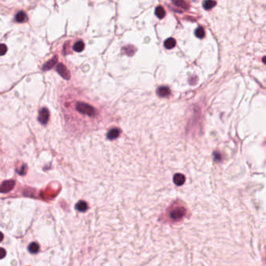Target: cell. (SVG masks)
<instances>
[{
    "label": "cell",
    "mask_w": 266,
    "mask_h": 266,
    "mask_svg": "<svg viewBox=\"0 0 266 266\" xmlns=\"http://www.w3.org/2000/svg\"><path fill=\"white\" fill-rule=\"evenodd\" d=\"M164 45L167 49H173V47L176 45V41H175L174 38H169L167 40H165V42H164Z\"/></svg>",
    "instance_id": "cell-12"
},
{
    "label": "cell",
    "mask_w": 266,
    "mask_h": 266,
    "mask_svg": "<svg viewBox=\"0 0 266 266\" xmlns=\"http://www.w3.org/2000/svg\"><path fill=\"white\" fill-rule=\"evenodd\" d=\"M26 169H27V165H23V166H22L21 169H20V170L19 171V172H17V173H18L19 174H20V175L25 174V173H26Z\"/></svg>",
    "instance_id": "cell-21"
},
{
    "label": "cell",
    "mask_w": 266,
    "mask_h": 266,
    "mask_svg": "<svg viewBox=\"0 0 266 266\" xmlns=\"http://www.w3.org/2000/svg\"><path fill=\"white\" fill-rule=\"evenodd\" d=\"M15 20L18 23H24L27 20V16L23 11H20L15 16Z\"/></svg>",
    "instance_id": "cell-10"
},
{
    "label": "cell",
    "mask_w": 266,
    "mask_h": 266,
    "mask_svg": "<svg viewBox=\"0 0 266 266\" xmlns=\"http://www.w3.org/2000/svg\"><path fill=\"white\" fill-rule=\"evenodd\" d=\"M28 250L31 254H36L39 250V246L36 243H31L28 246Z\"/></svg>",
    "instance_id": "cell-15"
},
{
    "label": "cell",
    "mask_w": 266,
    "mask_h": 266,
    "mask_svg": "<svg viewBox=\"0 0 266 266\" xmlns=\"http://www.w3.org/2000/svg\"><path fill=\"white\" fill-rule=\"evenodd\" d=\"M216 5V2L215 1H205L203 4V6L205 9H210L213 8Z\"/></svg>",
    "instance_id": "cell-16"
},
{
    "label": "cell",
    "mask_w": 266,
    "mask_h": 266,
    "mask_svg": "<svg viewBox=\"0 0 266 266\" xmlns=\"http://www.w3.org/2000/svg\"><path fill=\"white\" fill-rule=\"evenodd\" d=\"M76 109H78V112H80L81 113L85 114V115L88 116H92L95 115V109L92 107L90 105L87 104L85 102H78L76 105Z\"/></svg>",
    "instance_id": "cell-2"
},
{
    "label": "cell",
    "mask_w": 266,
    "mask_h": 266,
    "mask_svg": "<svg viewBox=\"0 0 266 266\" xmlns=\"http://www.w3.org/2000/svg\"><path fill=\"white\" fill-rule=\"evenodd\" d=\"M56 71L58 72V74L61 76L62 78H63L66 80H70V73L67 68L65 67L64 65L62 64V63H59L56 67Z\"/></svg>",
    "instance_id": "cell-3"
},
{
    "label": "cell",
    "mask_w": 266,
    "mask_h": 266,
    "mask_svg": "<svg viewBox=\"0 0 266 266\" xmlns=\"http://www.w3.org/2000/svg\"><path fill=\"white\" fill-rule=\"evenodd\" d=\"M155 15L159 19L163 18L164 16H165V11L164 9V8L162 7V6H158L156 8V9H155Z\"/></svg>",
    "instance_id": "cell-14"
},
{
    "label": "cell",
    "mask_w": 266,
    "mask_h": 266,
    "mask_svg": "<svg viewBox=\"0 0 266 266\" xmlns=\"http://www.w3.org/2000/svg\"><path fill=\"white\" fill-rule=\"evenodd\" d=\"M73 49H74V50L75 51V52H82V51L84 50V49H85V43H84L82 41H77V42L74 44Z\"/></svg>",
    "instance_id": "cell-13"
},
{
    "label": "cell",
    "mask_w": 266,
    "mask_h": 266,
    "mask_svg": "<svg viewBox=\"0 0 266 266\" xmlns=\"http://www.w3.org/2000/svg\"><path fill=\"white\" fill-rule=\"evenodd\" d=\"M173 182L176 186H182L185 182V176L181 173H176L173 176Z\"/></svg>",
    "instance_id": "cell-6"
},
{
    "label": "cell",
    "mask_w": 266,
    "mask_h": 266,
    "mask_svg": "<svg viewBox=\"0 0 266 266\" xmlns=\"http://www.w3.org/2000/svg\"><path fill=\"white\" fill-rule=\"evenodd\" d=\"M38 121L41 123V124H45L48 123L49 119V111L46 108H42L39 111V113H38Z\"/></svg>",
    "instance_id": "cell-5"
},
{
    "label": "cell",
    "mask_w": 266,
    "mask_h": 266,
    "mask_svg": "<svg viewBox=\"0 0 266 266\" xmlns=\"http://www.w3.org/2000/svg\"><path fill=\"white\" fill-rule=\"evenodd\" d=\"M157 94H158V96L160 97H166L170 94V90L168 87L165 86H162L159 87V88L157 89Z\"/></svg>",
    "instance_id": "cell-8"
},
{
    "label": "cell",
    "mask_w": 266,
    "mask_h": 266,
    "mask_svg": "<svg viewBox=\"0 0 266 266\" xmlns=\"http://www.w3.org/2000/svg\"><path fill=\"white\" fill-rule=\"evenodd\" d=\"M57 61H58V57L56 56H55L54 57L52 58V60H49V61L47 62V63H45V64L43 65V67H42V70H50L51 68H52V67H54L55 65L57 63Z\"/></svg>",
    "instance_id": "cell-7"
},
{
    "label": "cell",
    "mask_w": 266,
    "mask_h": 266,
    "mask_svg": "<svg viewBox=\"0 0 266 266\" xmlns=\"http://www.w3.org/2000/svg\"><path fill=\"white\" fill-rule=\"evenodd\" d=\"M173 3L176 4L177 6L182 7L183 9H187V8H188V5H187L185 2H184V1H174Z\"/></svg>",
    "instance_id": "cell-18"
},
{
    "label": "cell",
    "mask_w": 266,
    "mask_h": 266,
    "mask_svg": "<svg viewBox=\"0 0 266 266\" xmlns=\"http://www.w3.org/2000/svg\"><path fill=\"white\" fill-rule=\"evenodd\" d=\"M119 130L117 128H113V129L110 130L107 133V138L109 140H115L117 137H119Z\"/></svg>",
    "instance_id": "cell-9"
},
{
    "label": "cell",
    "mask_w": 266,
    "mask_h": 266,
    "mask_svg": "<svg viewBox=\"0 0 266 266\" xmlns=\"http://www.w3.org/2000/svg\"><path fill=\"white\" fill-rule=\"evenodd\" d=\"M195 35L199 38H203L204 36H205V31H204V29L202 27L197 28L196 31H195Z\"/></svg>",
    "instance_id": "cell-17"
},
{
    "label": "cell",
    "mask_w": 266,
    "mask_h": 266,
    "mask_svg": "<svg viewBox=\"0 0 266 266\" xmlns=\"http://www.w3.org/2000/svg\"><path fill=\"white\" fill-rule=\"evenodd\" d=\"M15 186V181L14 180H6L2 183V184L0 185V193H7L9 192L11 190H13V188Z\"/></svg>",
    "instance_id": "cell-4"
},
{
    "label": "cell",
    "mask_w": 266,
    "mask_h": 266,
    "mask_svg": "<svg viewBox=\"0 0 266 266\" xmlns=\"http://www.w3.org/2000/svg\"><path fill=\"white\" fill-rule=\"evenodd\" d=\"M186 214L185 208L182 206L173 207L169 212V217L173 220H180L184 218Z\"/></svg>",
    "instance_id": "cell-1"
},
{
    "label": "cell",
    "mask_w": 266,
    "mask_h": 266,
    "mask_svg": "<svg viewBox=\"0 0 266 266\" xmlns=\"http://www.w3.org/2000/svg\"><path fill=\"white\" fill-rule=\"evenodd\" d=\"M3 240V234L2 233L0 232V242Z\"/></svg>",
    "instance_id": "cell-22"
},
{
    "label": "cell",
    "mask_w": 266,
    "mask_h": 266,
    "mask_svg": "<svg viewBox=\"0 0 266 266\" xmlns=\"http://www.w3.org/2000/svg\"><path fill=\"white\" fill-rule=\"evenodd\" d=\"M7 52V47L4 44H0V56H3Z\"/></svg>",
    "instance_id": "cell-19"
},
{
    "label": "cell",
    "mask_w": 266,
    "mask_h": 266,
    "mask_svg": "<svg viewBox=\"0 0 266 266\" xmlns=\"http://www.w3.org/2000/svg\"><path fill=\"white\" fill-rule=\"evenodd\" d=\"M5 254H6V252H5V249L0 247V259H2L3 257H5Z\"/></svg>",
    "instance_id": "cell-20"
},
{
    "label": "cell",
    "mask_w": 266,
    "mask_h": 266,
    "mask_svg": "<svg viewBox=\"0 0 266 266\" xmlns=\"http://www.w3.org/2000/svg\"><path fill=\"white\" fill-rule=\"evenodd\" d=\"M88 204L84 201H80L77 205H76V209H78L79 212H86L88 209Z\"/></svg>",
    "instance_id": "cell-11"
}]
</instances>
